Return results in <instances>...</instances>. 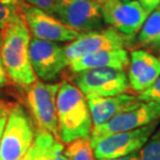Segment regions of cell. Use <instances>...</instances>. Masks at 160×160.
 <instances>
[{
	"label": "cell",
	"instance_id": "cell-1",
	"mask_svg": "<svg viewBox=\"0 0 160 160\" xmlns=\"http://www.w3.org/2000/svg\"><path fill=\"white\" fill-rule=\"evenodd\" d=\"M30 31L23 18L8 24L2 30L0 56L3 67L8 78L24 88L38 80L30 62Z\"/></svg>",
	"mask_w": 160,
	"mask_h": 160
},
{
	"label": "cell",
	"instance_id": "cell-2",
	"mask_svg": "<svg viewBox=\"0 0 160 160\" xmlns=\"http://www.w3.org/2000/svg\"><path fill=\"white\" fill-rule=\"evenodd\" d=\"M59 139L69 143L78 138H91L92 121L85 96L73 83L62 81L56 96Z\"/></svg>",
	"mask_w": 160,
	"mask_h": 160
},
{
	"label": "cell",
	"instance_id": "cell-3",
	"mask_svg": "<svg viewBox=\"0 0 160 160\" xmlns=\"http://www.w3.org/2000/svg\"><path fill=\"white\" fill-rule=\"evenodd\" d=\"M36 138L33 124L24 108L12 105L0 140V160H19L29 151Z\"/></svg>",
	"mask_w": 160,
	"mask_h": 160
},
{
	"label": "cell",
	"instance_id": "cell-4",
	"mask_svg": "<svg viewBox=\"0 0 160 160\" xmlns=\"http://www.w3.org/2000/svg\"><path fill=\"white\" fill-rule=\"evenodd\" d=\"M58 88V83H46L40 80L26 88V103L38 131L48 132L57 139H59L56 110Z\"/></svg>",
	"mask_w": 160,
	"mask_h": 160
},
{
	"label": "cell",
	"instance_id": "cell-5",
	"mask_svg": "<svg viewBox=\"0 0 160 160\" xmlns=\"http://www.w3.org/2000/svg\"><path fill=\"white\" fill-rule=\"evenodd\" d=\"M73 81L85 97H112L129 91L125 70L96 68L74 73Z\"/></svg>",
	"mask_w": 160,
	"mask_h": 160
},
{
	"label": "cell",
	"instance_id": "cell-6",
	"mask_svg": "<svg viewBox=\"0 0 160 160\" xmlns=\"http://www.w3.org/2000/svg\"><path fill=\"white\" fill-rule=\"evenodd\" d=\"M53 16L81 34L101 30L105 25L100 5L92 0H54Z\"/></svg>",
	"mask_w": 160,
	"mask_h": 160
},
{
	"label": "cell",
	"instance_id": "cell-7",
	"mask_svg": "<svg viewBox=\"0 0 160 160\" xmlns=\"http://www.w3.org/2000/svg\"><path fill=\"white\" fill-rule=\"evenodd\" d=\"M159 122H154L135 130L124 131L91 139L96 158H117L140 151L150 136L157 129Z\"/></svg>",
	"mask_w": 160,
	"mask_h": 160
},
{
	"label": "cell",
	"instance_id": "cell-8",
	"mask_svg": "<svg viewBox=\"0 0 160 160\" xmlns=\"http://www.w3.org/2000/svg\"><path fill=\"white\" fill-rule=\"evenodd\" d=\"M98 4L101 8L105 24L110 25V27L131 40L137 36L143 22L150 15L137 0H101Z\"/></svg>",
	"mask_w": 160,
	"mask_h": 160
},
{
	"label": "cell",
	"instance_id": "cell-9",
	"mask_svg": "<svg viewBox=\"0 0 160 160\" xmlns=\"http://www.w3.org/2000/svg\"><path fill=\"white\" fill-rule=\"evenodd\" d=\"M19 12L23 18L25 24L33 36L39 40L49 42H73L81 33L76 31L53 15L42 11V9L28 4L21 3L18 6Z\"/></svg>",
	"mask_w": 160,
	"mask_h": 160
},
{
	"label": "cell",
	"instance_id": "cell-10",
	"mask_svg": "<svg viewBox=\"0 0 160 160\" xmlns=\"http://www.w3.org/2000/svg\"><path fill=\"white\" fill-rule=\"evenodd\" d=\"M157 121H160V104L153 101H139L118 113L103 126L92 130L91 139L135 130Z\"/></svg>",
	"mask_w": 160,
	"mask_h": 160
},
{
	"label": "cell",
	"instance_id": "cell-11",
	"mask_svg": "<svg viewBox=\"0 0 160 160\" xmlns=\"http://www.w3.org/2000/svg\"><path fill=\"white\" fill-rule=\"evenodd\" d=\"M29 55L34 73L44 81L56 80L69 67L65 47L56 42L32 38L29 45Z\"/></svg>",
	"mask_w": 160,
	"mask_h": 160
},
{
	"label": "cell",
	"instance_id": "cell-12",
	"mask_svg": "<svg viewBox=\"0 0 160 160\" xmlns=\"http://www.w3.org/2000/svg\"><path fill=\"white\" fill-rule=\"evenodd\" d=\"M131 41L130 38L121 33L113 27H108L80 34L77 39L67 45L65 52L70 65L80 57L97 51L125 49Z\"/></svg>",
	"mask_w": 160,
	"mask_h": 160
},
{
	"label": "cell",
	"instance_id": "cell-13",
	"mask_svg": "<svg viewBox=\"0 0 160 160\" xmlns=\"http://www.w3.org/2000/svg\"><path fill=\"white\" fill-rule=\"evenodd\" d=\"M129 57L127 73L129 86L140 94L151 88L160 76V56L146 50H133Z\"/></svg>",
	"mask_w": 160,
	"mask_h": 160
},
{
	"label": "cell",
	"instance_id": "cell-14",
	"mask_svg": "<svg viewBox=\"0 0 160 160\" xmlns=\"http://www.w3.org/2000/svg\"><path fill=\"white\" fill-rule=\"evenodd\" d=\"M92 121V130L100 128L122 111L140 101L137 96L121 94L112 97H85Z\"/></svg>",
	"mask_w": 160,
	"mask_h": 160
},
{
	"label": "cell",
	"instance_id": "cell-15",
	"mask_svg": "<svg viewBox=\"0 0 160 160\" xmlns=\"http://www.w3.org/2000/svg\"><path fill=\"white\" fill-rule=\"evenodd\" d=\"M129 62V53L126 49L101 50L74 60L69 65V68L73 73L96 68H116L126 71Z\"/></svg>",
	"mask_w": 160,
	"mask_h": 160
},
{
	"label": "cell",
	"instance_id": "cell-16",
	"mask_svg": "<svg viewBox=\"0 0 160 160\" xmlns=\"http://www.w3.org/2000/svg\"><path fill=\"white\" fill-rule=\"evenodd\" d=\"M32 160H68L62 142L48 132L38 131L31 146Z\"/></svg>",
	"mask_w": 160,
	"mask_h": 160
},
{
	"label": "cell",
	"instance_id": "cell-17",
	"mask_svg": "<svg viewBox=\"0 0 160 160\" xmlns=\"http://www.w3.org/2000/svg\"><path fill=\"white\" fill-rule=\"evenodd\" d=\"M137 44L142 47L153 46L160 43V9L157 8L150 12L137 33Z\"/></svg>",
	"mask_w": 160,
	"mask_h": 160
},
{
	"label": "cell",
	"instance_id": "cell-18",
	"mask_svg": "<svg viewBox=\"0 0 160 160\" xmlns=\"http://www.w3.org/2000/svg\"><path fill=\"white\" fill-rule=\"evenodd\" d=\"M65 155L68 160H98L95 156L91 138H78L67 143Z\"/></svg>",
	"mask_w": 160,
	"mask_h": 160
},
{
	"label": "cell",
	"instance_id": "cell-19",
	"mask_svg": "<svg viewBox=\"0 0 160 160\" xmlns=\"http://www.w3.org/2000/svg\"><path fill=\"white\" fill-rule=\"evenodd\" d=\"M140 160H160V128L155 130L140 150Z\"/></svg>",
	"mask_w": 160,
	"mask_h": 160
},
{
	"label": "cell",
	"instance_id": "cell-20",
	"mask_svg": "<svg viewBox=\"0 0 160 160\" xmlns=\"http://www.w3.org/2000/svg\"><path fill=\"white\" fill-rule=\"evenodd\" d=\"M20 18H22V16L18 8L0 1V30H3L8 24L19 20Z\"/></svg>",
	"mask_w": 160,
	"mask_h": 160
},
{
	"label": "cell",
	"instance_id": "cell-21",
	"mask_svg": "<svg viewBox=\"0 0 160 160\" xmlns=\"http://www.w3.org/2000/svg\"><path fill=\"white\" fill-rule=\"evenodd\" d=\"M140 101H153L160 104V76L151 88L137 95Z\"/></svg>",
	"mask_w": 160,
	"mask_h": 160
},
{
	"label": "cell",
	"instance_id": "cell-22",
	"mask_svg": "<svg viewBox=\"0 0 160 160\" xmlns=\"http://www.w3.org/2000/svg\"><path fill=\"white\" fill-rule=\"evenodd\" d=\"M24 2L36 6V8L48 12V14L53 15L54 0H24Z\"/></svg>",
	"mask_w": 160,
	"mask_h": 160
},
{
	"label": "cell",
	"instance_id": "cell-23",
	"mask_svg": "<svg viewBox=\"0 0 160 160\" xmlns=\"http://www.w3.org/2000/svg\"><path fill=\"white\" fill-rule=\"evenodd\" d=\"M140 4L142 5V8L148 11L149 12H153L156 9L160 4V0H137Z\"/></svg>",
	"mask_w": 160,
	"mask_h": 160
},
{
	"label": "cell",
	"instance_id": "cell-24",
	"mask_svg": "<svg viewBox=\"0 0 160 160\" xmlns=\"http://www.w3.org/2000/svg\"><path fill=\"white\" fill-rule=\"evenodd\" d=\"M8 73H6L4 67H3L1 56H0V88H3L8 83Z\"/></svg>",
	"mask_w": 160,
	"mask_h": 160
},
{
	"label": "cell",
	"instance_id": "cell-25",
	"mask_svg": "<svg viewBox=\"0 0 160 160\" xmlns=\"http://www.w3.org/2000/svg\"><path fill=\"white\" fill-rule=\"evenodd\" d=\"M98 160H140V151L131 153L129 155L122 156L117 158H105V159H98Z\"/></svg>",
	"mask_w": 160,
	"mask_h": 160
},
{
	"label": "cell",
	"instance_id": "cell-26",
	"mask_svg": "<svg viewBox=\"0 0 160 160\" xmlns=\"http://www.w3.org/2000/svg\"><path fill=\"white\" fill-rule=\"evenodd\" d=\"M11 107H9L8 104L4 103V102L0 101V117L1 116H4V114H8Z\"/></svg>",
	"mask_w": 160,
	"mask_h": 160
},
{
	"label": "cell",
	"instance_id": "cell-27",
	"mask_svg": "<svg viewBox=\"0 0 160 160\" xmlns=\"http://www.w3.org/2000/svg\"><path fill=\"white\" fill-rule=\"evenodd\" d=\"M0 1L5 3V4H8V5H12V6H15V8H18L21 3L24 2V0H0Z\"/></svg>",
	"mask_w": 160,
	"mask_h": 160
},
{
	"label": "cell",
	"instance_id": "cell-28",
	"mask_svg": "<svg viewBox=\"0 0 160 160\" xmlns=\"http://www.w3.org/2000/svg\"><path fill=\"white\" fill-rule=\"evenodd\" d=\"M6 120H8V114H4V116L0 117V140H1L2 132H3V129H4V126L6 124Z\"/></svg>",
	"mask_w": 160,
	"mask_h": 160
},
{
	"label": "cell",
	"instance_id": "cell-29",
	"mask_svg": "<svg viewBox=\"0 0 160 160\" xmlns=\"http://www.w3.org/2000/svg\"><path fill=\"white\" fill-rule=\"evenodd\" d=\"M19 160H32V153H31V148H30L29 151H28L26 154L23 156V157H22L21 159H19Z\"/></svg>",
	"mask_w": 160,
	"mask_h": 160
},
{
	"label": "cell",
	"instance_id": "cell-30",
	"mask_svg": "<svg viewBox=\"0 0 160 160\" xmlns=\"http://www.w3.org/2000/svg\"><path fill=\"white\" fill-rule=\"evenodd\" d=\"M155 48H156V49H157L158 53L160 54V43H159V44H157V45H156V46H155Z\"/></svg>",
	"mask_w": 160,
	"mask_h": 160
},
{
	"label": "cell",
	"instance_id": "cell-31",
	"mask_svg": "<svg viewBox=\"0 0 160 160\" xmlns=\"http://www.w3.org/2000/svg\"><path fill=\"white\" fill-rule=\"evenodd\" d=\"M2 44V30H0V47H1Z\"/></svg>",
	"mask_w": 160,
	"mask_h": 160
},
{
	"label": "cell",
	"instance_id": "cell-32",
	"mask_svg": "<svg viewBox=\"0 0 160 160\" xmlns=\"http://www.w3.org/2000/svg\"><path fill=\"white\" fill-rule=\"evenodd\" d=\"M92 1H95V2H97V3H99L101 1V0H92Z\"/></svg>",
	"mask_w": 160,
	"mask_h": 160
},
{
	"label": "cell",
	"instance_id": "cell-33",
	"mask_svg": "<svg viewBox=\"0 0 160 160\" xmlns=\"http://www.w3.org/2000/svg\"><path fill=\"white\" fill-rule=\"evenodd\" d=\"M122 1H132V0H122Z\"/></svg>",
	"mask_w": 160,
	"mask_h": 160
},
{
	"label": "cell",
	"instance_id": "cell-34",
	"mask_svg": "<svg viewBox=\"0 0 160 160\" xmlns=\"http://www.w3.org/2000/svg\"><path fill=\"white\" fill-rule=\"evenodd\" d=\"M158 8H159V9H160V4H159V6H158Z\"/></svg>",
	"mask_w": 160,
	"mask_h": 160
}]
</instances>
